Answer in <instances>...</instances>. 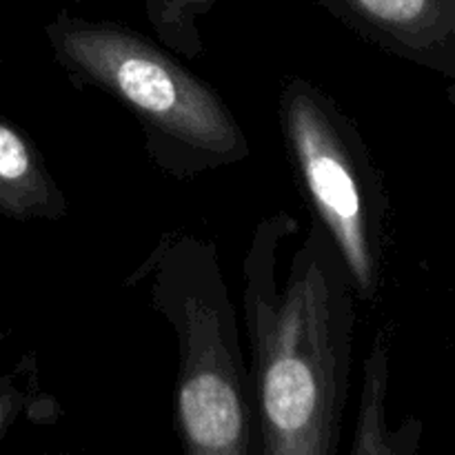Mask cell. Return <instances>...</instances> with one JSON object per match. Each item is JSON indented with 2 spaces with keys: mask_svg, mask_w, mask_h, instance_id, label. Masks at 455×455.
Wrapping results in <instances>:
<instances>
[{
  "mask_svg": "<svg viewBox=\"0 0 455 455\" xmlns=\"http://www.w3.org/2000/svg\"><path fill=\"white\" fill-rule=\"evenodd\" d=\"M298 229L284 212L260 220L243 265L258 453L336 455L358 298L340 253L315 220L280 283V249Z\"/></svg>",
  "mask_w": 455,
  "mask_h": 455,
  "instance_id": "obj_1",
  "label": "cell"
},
{
  "mask_svg": "<svg viewBox=\"0 0 455 455\" xmlns=\"http://www.w3.org/2000/svg\"><path fill=\"white\" fill-rule=\"evenodd\" d=\"M49 49L76 89H96L136 118L151 163L176 180L231 167L251 145L225 98L164 44L114 20L60 9Z\"/></svg>",
  "mask_w": 455,
  "mask_h": 455,
  "instance_id": "obj_2",
  "label": "cell"
},
{
  "mask_svg": "<svg viewBox=\"0 0 455 455\" xmlns=\"http://www.w3.org/2000/svg\"><path fill=\"white\" fill-rule=\"evenodd\" d=\"M124 284H149L151 305L176 333L173 429L182 451L258 453L249 364L216 243L164 231Z\"/></svg>",
  "mask_w": 455,
  "mask_h": 455,
  "instance_id": "obj_3",
  "label": "cell"
},
{
  "mask_svg": "<svg viewBox=\"0 0 455 455\" xmlns=\"http://www.w3.org/2000/svg\"><path fill=\"white\" fill-rule=\"evenodd\" d=\"M278 124L298 191L340 253L358 300L380 293L389 240V191L358 124L327 92L287 76Z\"/></svg>",
  "mask_w": 455,
  "mask_h": 455,
  "instance_id": "obj_4",
  "label": "cell"
},
{
  "mask_svg": "<svg viewBox=\"0 0 455 455\" xmlns=\"http://www.w3.org/2000/svg\"><path fill=\"white\" fill-rule=\"evenodd\" d=\"M376 47L434 71L455 107V0H315Z\"/></svg>",
  "mask_w": 455,
  "mask_h": 455,
  "instance_id": "obj_5",
  "label": "cell"
},
{
  "mask_svg": "<svg viewBox=\"0 0 455 455\" xmlns=\"http://www.w3.org/2000/svg\"><path fill=\"white\" fill-rule=\"evenodd\" d=\"M0 213L13 220L49 222L69 213V200L34 138L4 116H0Z\"/></svg>",
  "mask_w": 455,
  "mask_h": 455,
  "instance_id": "obj_6",
  "label": "cell"
},
{
  "mask_svg": "<svg viewBox=\"0 0 455 455\" xmlns=\"http://www.w3.org/2000/svg\"><path fill=\"white\" fill-rule=\"evenodd\" d=\"M391 378V329L382 327L373 336L371 349L363 363V387L355 416L354 455H416L422 440V422L409 418L391 431L387 425V394Z\"/></svg>",
  "mask_w": 455,
  "mask_h": 455,
  "instance_id": "obj_7",
  "label": "cell"
},
{
  "mask_svg": "<svg viewBox=\"0 0 455 455\" xmlns=\"http://www.w3.org/2000/svg\"><path fill=\"white\" fill-rule=\"evenodd\" d=\"M154 36L169 52L182 58H198L204 40L198 20L213 9L216 0H142Z\"/></svg>",
  "mask_w": 455,
  "mask_h": 455,
  "instance_id": "obj_8",
  "label": "cell"
},
{
  "mask_svg": "<svg viewBox=\"0 0 455 455\" xmlns=\"http://www.w3.org/2000/svg\"><path fill=\"white\" fill-rule=\"evenodd\" d=\"M40 407L56 404L40 394L38 355L27 351L7 373L0 376V443L22 416L40 418L36 413Z\"/></svg>",
  "mask_w": 455,
  "mask_h": 455,
  "instance_id": "obj_9",
  "label": "cell"
},
{
  "mask_svg": "<svg viewBox=\"0 0 455 455\" xmlns=\"http://www.w3.org/2000/svg\"><path fill=\"white\" fill-rule=\"evenodd\" d=\"M7 336H9V333H7V331H0V347H3V345H4V340H7Z\"/></svg>",
  "mask_w": 455,
  "mask_h": 455,
  "instance_id": "obj_10",
  "label": "cell"
}]
</instances>
